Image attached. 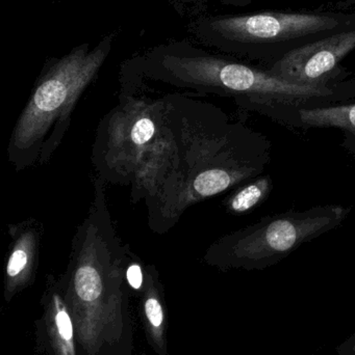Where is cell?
I'll use <instances>...</instances> for the list:
<instances>
[{"mask_svg":"<svg viewBox=\"0 0 355 355\" xmlns=\"http://www.w3.org/2000/svg\"><path fill=\"white\" fill-rule=\"evenodd\" d=\"M355 28L354 12H266L202 15L191 19L198 44L267 68L294 50L333 33Z\"/></svg>","mask_w":355,"mask_h":355,"instance_id":"cell-5","label":"cell"},{"mask_svg":"<svg viewBox=\"0 0 355 355\" xmlns=\"http://www.w3.org/2000/svg\"><path fill=\"white\" fill-rule=\"evenodd\" d=\"M145 312L148 320L154 327H158L162 325L164 320L162 306L156 297H149L145 302Z\"/></svg>","mask_w":355,"mask_h":355,"instance_id":"cell-13","label":"cell"},{"mask_svg":"<svg viewBox=\"0 0 355 355\" xmlns=\"http://www.w3.org/2000/svg\"><path fill=\"white\" fill-rule=\"evenodd\" d=\"M56 327H58L60 337H62L65 341H72V323H71L70 317H69L68 313H67L64 309H60V310L58 311V314H56Z\"/></svg>","mask_w":355,"mask_h":355,"instance_id":"cell-14","label":"cell"},{"mask_svg":"<svg viewBox=\"0 0 355 355\" xmlns=\"http://www.w3.org/2000/svg\"><path fill=\"white\" fill-rule=\"evenodd\" d=\"M114 33L81 44L45 62L8 139V159L17 172L46 164L62 144L71 116L112 51Z\"/></svg>","mask_w":355,"mask_h":355,"instance_id":"cell-4","label":"cell"},{"mask_svg":"<svg viewBox=\"0 0 355 355\" xmlns=\"http://www.w3.org/2000/svg\"><path fill=\"white\" fill-rule=\"evenodd\" d=\"M177 147V166L160 196L147 207L148 225L172 229L190 207L264 174L271 162L268 137L233 120L210 102L165 95Z\"/></svg>","mask_w":355,"mask_h":355,"instance_id":"cell-1","label":"cell"},{"mask_svg":"<svg viewBox=\"0 0 355 355\" xmlns=\"http://www.w3.org/2000/svg\"><path fill=\"white\" fill-rule=\"evenodd\" d=\"M129 256L131 259V263L126 267L125 270V275H126L127 282L133 289L139 290L143 286L144 283V272L142 269L141 263L137 260V257L129 248Z\"/></svg>","mask_w":355,"mask_h":355,"instance_id":"cell-12","label":"cell"},{"mask_svg":"<svg viewBox=\"0 0 355 355\" xmlns=\"http://www.w3.org/2000/svg\"><path fill=\"white\" fill-rule=\"evenodd\" d=\"M256 0H221L223 6H235V8H244V6H249Z\"/></svg>","mask_w":355,"mask_h":355,"instance_id":"cell-15","label":"cell"},{"mask_svg":"<svg viewBox=\"0 0 355 355\" xmlns=\"http://www.w3.org/2000/svg\"><path fill=\"white\" fill-rule=\"evenodd\" d=\"M250 112L292 128L340 129L343 132L342 147L355 157V101L315 107L273 104L256 106Z\"/></svg>","mask_w":355,"mask_h":355,"instance_id":"cell-8","label":"cell"},{"mask_svg":"<svg viewBox=\"0 0 355 355\" xmlns=\"http://www.w3.org/2000/svg\"><path fill=\"white\" fill-rule=\"evenodd\" d=\"M10 250L6 260V277L10 281L24 279L35 267L43 238V225L37 219H26L8 225Z\"/></svg>","mask_w":355,"mask_h":355,"instance_id":"cell-9","label":"cell"},{"mask_svg":"<svg viewBox=\"0 0 355 355\" xmlns=\"http://www.w3.org/2000/svg\"><path fill=\"white\" fill-rule=\"evenodd\" d=\"M122 71L146 83L231 98L246 110L273 104L315 107L355 101V74L329 85H302L188 40L149 48L124 62Z\"/></svg>","mask_w":355,"mask_h":355,"instance_id":"cell-2","label":"cell"},{"mask_svg":"<svg viewBox=\"0 0 355 355\" xmlns=\"http://www.w3.org/2000/svg\"><path fill=\"white\" fill-rule=\"evenodd\" d=\"M119 101L100 120L92 148L96 176L131 187V202L149 207L177 166V147L165 95L154 98L120 76Z\"/></svg>","mask_w":355,"mask_h":355,"instance_id":"cell-3","label":"cell"},{"mask_svg":"<svg viewBox=\"0 0 355 355\" xmlns=\"http://www.w3.org/2000/svg\"><path fill=\"white\" fill-rule=\"evenodd\" d=\"M355 50V28L333 33L287 54L267 71L302 85H329L354 76L341 62Z\"/></svg>","mask_w":355,"mask_h":355,"instance_id":"cell-7","label":"cell"},{"mask_svg":"<svg viewBox=\"0 0 355 355\" xmlns=\"http://www.w3.org/2000/svg\"><path fill=\"white\" fill-rule=\"evenodd\" d=\"M167 1L179 16L194 19L206 15L210 0H167Z\"/></svg>","mask_w":355,"mask_h":355,"instance_id":"cell-11","label":"cell"},{"mask_svg":"<svg viewBox=\"0 0 355 355\" xmlns=\"http://www.w3.org/2000/svg\"><path fill=\"white\" fill-rule=\"evenodd\" d=\"M273 190V180L269 175H261L229 192L222 205L229 214H248L263 204Z\"/></svg>","mask_w":355,"mask_h":355,"instance_id":"cell-10","label":"cell"},{"mask_svg":"<svg viewBox=\"0 0 355 355\" xmlns=\"http://www.w3.org/2000/svg\"><path fill=\"white\" fill-rule=\"evenodd\" d=\"M338 6H341V8H343L355 6V0H343V1H340L339 3H338Z\"/></svg>","mask_w":355,"mask_h":355,"instance_id":"cell-16","label":"cell"},{"mask_svg":"<svg viewBox=\"0 0 355 355\" xmlns=\"http://www.w3.org/2000/svg\"><path fill=\"white\" fill-rule=\"evenodd\" d=\"M352 207L317 206L263 217L210 244L206 260L222 266L256 268L279 262L308 242L338 229Z\"/></svg>","mask_w":355,"mask_h":355,"instance_id":"cell-6","label":"cell"}]
</instances>
